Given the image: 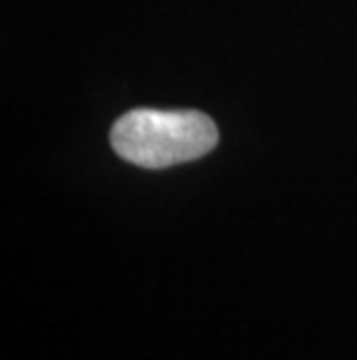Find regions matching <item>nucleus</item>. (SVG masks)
Returning a JSON list of instances; mask_svg holds the SVG:
<instances>
[{
    "label": "nucleus",
    "mask_w": 357,
    "mask_h": 360,
    "mask_svg": "<svg viewBox=\"0 0 357 360\" xmlns=\"http://www.w3.org/2000/svg\"><path fill=\"white\" fill-rule=\"evenodd\" d=\"M218 144V128L202 112L133 110L112 128L114 151L147 170L181 165L207 156Z\"/></svg>",
    "instance_id": "f257e3e1"
}]
</instances>
